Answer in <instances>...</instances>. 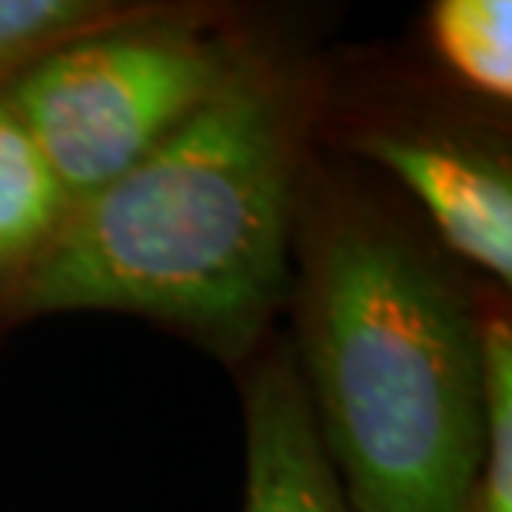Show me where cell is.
Wrapping results in <instances>:
<instances>
[{
  "instance_id": "obj_1",
  "label": "cell",
  "mask_w": 512,
  "mask_h": 512,
  "mask_svg": "<svg viewBox=\"0 0 512 512\" xmlns=\"http://www.w3.org/2000/svg\"><path fill=\"white\" fill-rule=\"evenodd\" d=\"M296 370L353 512H466L483 456V320L446 263L360 193L300 187Z\"/></svg>"
},
{
  "instance_id": "obj_2",
  "label": "cell",
  "mask_w": 512,
  "mask_h": 512,
  "mask_svg": "<svg viewBox=\"0 0 512 512\" xmlns=\"http://www.w3.org/2000/svg\"><path fill=\"white\" fill-rule=\"evenodd\" d=\"M303 133L300 80L247 54L157 150L74 203L17 320L117 310L247 350L290 280Z\"/></svg>"
},
{
  "instance_id": "obj_3",
  "label": "cell",
  "mask_w": 512,
  "mask_h": 512,
  "mask_svg": "<svg viewBox=\"0 0 512 512\" xmlns=\"http://www.w3.org/2000/svg\"><path fill=\"white\" fill-rule=\"evenodd\" d=\"M243 57L203 20L137 7L34 60L4 94L80 203L187 124Z\"/></svg>"
},
{
  "instance_id": "obj_4",
  "label": "cell",
  "mask_w": 512,
  "mask_h": 512,
  "mask_svg": "<svg viewBox=\"0 0 512 512\" xmlns=\"http://www.w3.org/2000/svg\"><path fill=\"white\" fill-rule=\"evenodd\" d=\"M360 150L409 190L443 247L509 283L512 177L496 153L446 133L373 130Z\"/></svg>"
},
{
  "instance_id": "obj_5",
  "label": "cell",
  "mask_w": 512,
  "mask_h": 512,
  "mask_svg": "<svg viewBox=\"0 0 512 512\" xmlns=\"http://www.w3.org/2000/svg\"><path fill=\"white\" fill-rule=\"evenodd\" d=\"M243 512H353L316 433L293 350L266 356L247 389Z\"/></svg>"
},
{
  "instance_id": "obj_6",
  "label": "cell",
  "mask_w": 512,
  "mask_h": 512,
  "mask_svg": "<svg viewBox=\"0 0 512 512\" xmlns=\"http://www.w3.org/2000/svg\"><path fill=\"white\" fill-rule=\"evenodd\" d=\"M74 200L0 87V326L17 323L27 283L44 266Z\"/></svg>"
},
{
  "instance_id": "obj_7",
  "label": "cell",
  "mask_w": 512,
  "mask_h": 512,
  "mask_svg": "<svg viewBox=\"0 0 512 512\" xmlns=\"http://www.w3.org/2000/svg\"><path fill=\"white\" fill-rule=\"evenodd\" d=\"M436 60L496 104L512 100V4L509 0H439L426 17Z\"/></svg>"
},
{
  "instance_id": "obj_8",
  "label": "cell",
  "mask_w": 512,
  "mask_h": 512,
  "mask_svg": "<svg viewBox=\"0 0 512 512\" xmlns=\"http://www.w3.org/2000/svg\"><path fill=\"white\" fill-rule=\"evenodd\" d=\"M466 512H512V330L483 316V456Z\"/></svg>"
},
{
  "instance_id": "obj_9",
  "label": "cell",
  "mask_w": 512,
  "mask_h": 512,
  "mask_svg": "<svg viewBox=\"0 0 512 512\" xmlns=\"http://www.w3.org/2000/svg\"><path fill=\"white\" fill-rule=\"evenodd\" d=\"M133 10L104 0H0V87L54 47Z\"/></svg>"
}]
</instances>
